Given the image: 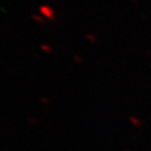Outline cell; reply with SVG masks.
<instances>
[{
	"label": "cell",
	"instance_id": "1",
	"mask_svg": "<svg viewBox=\"0 0 151 151\" xmlns=\"http://www.w3.org/2000/svg\"><path fill=\"white\" fill-rule=\"evenodd\" d=\"M39 13L40 15L46 18L47 20H54L56 15H55V11L54 9L49 6V5H43V6L39 7Z\"/></svg>",
	"mask_w": 151,
	"mask_h": 151
},
{
	"label": "cell",
	"instance_id": "2",
	"mask_svg": "<svg viewBox=\"0 0 151 151\" xmlns=\"http://www.w3.org/2000/svg\"><path fill=\"white\" fill-rule=\"evenodd\" d=\"M32 18L36 21V23H39V24H44L45 23V18L42 16V15H37V13H32Z\"/></svg>",
	"mask_w": 151,
	"mask_h": 151
},
{
	"label": "cell",
	"instance_id": "3",
	"mask_svg": "<svg viewBox=\"0 0 151 151\" xmlns=\"http://www.w3.org/2000/svg\"><path fill=\"white\" fill-rule=\"evenodd\" d=\"M40 49L43 50V52H45V53H47V54H52L53 53V48L48 44L40 45Z\"/></svg>",
	"mask_w": 151,
	"mask_h": 151
},
{
	"label": "cell",
	"instance_id": "4",
	"mask_svg": "<svg viewBox=\"0 0 151 151\" xmlns=\"http://www.w3.org/2000/svg\"><path fill=\"white\" fill-rule=\"evenodd\" d=\"M85 37H86V39H87L90 43H96L97 42V38H96V36H95L94 34H87Z\"/></svg>",
	"mask_w": 151,
	"mask_h": 151
},
{
	"label": "cell",
	"instance_id": "5",
	"mask_svg": "<svg viewBox=\"0 0 151 151\" xmlns=\"http://www.w3.org/2000/svg\"><path fill=\"white\" fill-rule=\"evenodd\" d=\"M74 61L76 63H83V58L80 56H74Z\"/></svg>",
	"mask_w": 151,
	"mask_h": 151
}]
</instances>
